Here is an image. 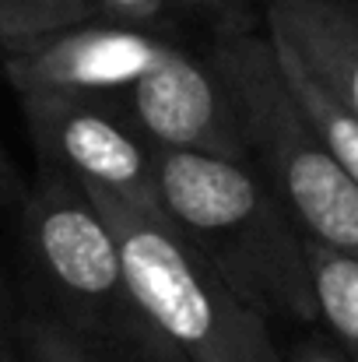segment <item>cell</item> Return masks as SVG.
I'll use <instances>...</instances> for the list:
<instances>
[{"mask_svg":"<svg viewBox=\"0 0 358 362\" xmlns=\"http://www.w3.org/2000/svg\"><path fill=\"white\" fill-rule=\"evenodd\" d=\"M123 103L155 148L249 162L236 106L215 64L179 49L176 42L123 92Z\"/></svg>","mask_w":358,"mask_h":362,"instance_id":"52a82bcc","label":"cell"},{"mask_svg":"<svg viewBox=\"0 0 358 362\" xmlns=\"http://www.w3.org/2000/svg\"><path fill=\"white\" fill-rule=\"evenodd\" d=\"M0 57H4V42H0Z\"/></svg>","mask_w":358,"mask_h":362,"instance_id":"ac0fdd59","label":"cell"},{"mask_svg":"<svg viewBox=\"0 0 358 362\" xmlns=\"http://www.w3.org/2000/svg\"><path fill=\"white\" fill-rule=\"evenodd\" d=\"M21 253L42 310L88 345L126 349L141 362H176L133 299L109 218L56 169H39L21 197Z\"/></svg>","mask_w":358,"mask_h":362,"instance_id":"3957f363","label":"cell"},{"mask_svg":"<svg viewBox=\"0 0 358 362\" xmlns=\"http://www.w3.org/2000/svg\"><path fill=\"white\" fill-rule=\"evenodd\" d=\"M162 215L270 324H316L309 240L263 176L239 158L155 148Z\"/></svg>","mask_w":358,"mask_h":362,"instance_id":"6da1fadb","label":"cell"},{"mask_svg":"<svg viewBox=\"0 0 358 362\" xmlns=\"http://www.w3.org/2000/svg\"><path fill=\"white\" fill-rule=\"evenodd\" d=\"M21 113L39 169H56L88 194L158 208L155 144L123 95H25Z\"/></svg>","mask_w":358,"mask_h":362,"instance_id":"5b68a950","label":"cell"},{"mask_svg":"<svg viewBox=\"0 0 358 362\" xmlns=\"http://www.w3.org/2000/svg\"><path fill=\"white\" fill-rule=\"evenodd\" d=\"M278 60H281V71H285V78H288L299 106L306 110L309 123L316 127V134L323 137V144L330 148V155L341 162V169L358 183V117L330 88H323L295 57H288L285 49H278Z\"/></svg>","mask_w":358,"mask_h":362,"instance_id":"30bf717a","label":"cell"},{"mask_svg":"<svg viewBox=\"0 0 358 362\" xmlns=\"http://www.w3.org/2000/svg\"><path fill=\"white\" fill-rule=\"evenodd\" d=\"M183 4H190V7H218V11H229V7H239V4H246V0H183Z\"/></svg>","mask_w":358,"mask_h":362,"instance_id":"e0dca14e","label":"cell"},{"mask_svg":"<svg viewBox=\"0 0 358 362\" xmlns=\"http://www.w3.org/2000/svg\"><path fill=\"white\" fill-rule=\"evenodd\" d=\"M267 35L358 117V0H267Z\"/></svg>","mask_w":358,"mask_h":362,"instance_id":"ba28073f","label":"cell"},{"mask_svg":"<svg viewBox=\"0 0 358 362\" xmlns=\"http://www.w3.org/2000/svg\"><path fill=\"white\" fill-rule=\"evenodd\" d=\"M88 18H95L92 0H0V42L7 49Z\"/></svg>","mask_w":358,"mask_h":362,"instance_id":"8fae6325","label":"cell"},{"mask_svg":"<svg viewBox=\"0 0 358 362\" xmlns=\"http://www.w3.org/2000/svg\"><path fill=\"white\" fill-rule=\"evenodd\" d=\"M169 39L144 25L78 21L39 39L7 46L0 64L18 92L25 95H123L141 81L165 53Z\"/></svg>","mask_w":358,"mask_h":362,"instance_id":"8992f818","label":"cell"},{"mask_svg":"<svg viewBox=\"0 0 358 362\" xmlns=\"http://www.w3.org/2000/svg\"><path fill=\"white\" fill-rule=\"evenodd\" d=\"M0 362H18V320L0 292Z\"/></svg>","mask_w":358,"mask_h":362,"instance_id":"5bb4252c","label":"cell"},{"mask_svg":"<svg viewBox=\"0 0 358 362\" xmlns=\"http://www.w3.org/2000/svg\"><path fill=\"white\" fill-rule=\"evenodd\" d=\"M25 190H28V187H21L18 169L11 165V158H7L4 148H0V204H21Z\"/></svg>","mask_w":358,"mask_h":362,"instance_id":"9a60e30c","label":"cell"},{"mask_svg":"<svg viewBox=\"0 0 358 362\" xmlns=\"http://www.w3.org/2000/svg\"><path fill=\"white\" fill-rule=\"evenodd\" d=\"M18 362H99L95 345L42 306L18 317Z\"/></svg>","mask_w":358,"mask_h":362,"instance_id":"7c38bea8","label":"cell"},{"mask_svg":"<svg viewBox=\"0 0 358 362\" xmlns=\"http://www.w3.org/2000/svg\"><path fill=\"white\" fill-rule=\"evenodd\" d=\"M119 240L126 281L176 362H288L274 324L176 233L162 208L92 194Z\"/></svg>","mask_w":358,"mask_h":362,"instance_id":"277c9868","label":"cell"},{"mask_svg":"<svg viewBox=\"0 0 358 362\" xmlns=\"http://www.w3.org/2000/svg\"><path fill=\"white\" fill-rule=\"evenodd\" d=\"M288 362H355V359H345L341 352H334V349H327V345H316V341H309V345H302V349H295Z\"/></svg>","mask_w":358,"mask_h":362,"instance_id":"2e32d148","label":"cell"},{"mask_svg":"<svg viewBox=\"0 0 358 362\" xmlns=\"http://www.w3.org/2000/svg\"><path fill=\"white\" fill-rule=\"evenodd\" d=\"M309 274L320 324L358 362V257L309 240Z\"/></svg>","mask_w":358,"mask_h":362,"instance_id":"9c48e42d","label":"cell"},{"mask_svg":"<svg viewBox=\"0 0 358 362\" xmlns=\"http://www.w3.org/2000/svg\"><path fill=\"white\" fill-rule=\"evenodd\" d=\"M95 14H102L106 21H123V25H148L155 21L169 0H92Z\"/></svg>","mask_w":358,"mask_h":362,"instance_id":"4fadbf2b","label":"cell"},{"mask_svg":"<svg viewBox=\"0 0 358 362\" xmlns=\"http://www.w3.org/2000/svg\"><path fill=\"white\" fill-rule=\"evenodd\" d=\"M229 88L249 165L299 222L306 240L358 257V183L299 106L267 32L229 21L208 57Z\"/></svg>","mask_w":358,"mask_h":362,"instance_id":"7a4b0ae2","label":"cell"}]
</instances>
